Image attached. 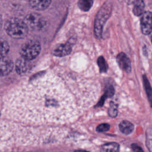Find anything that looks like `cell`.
<instances>
[{
    "label": "cell",
    "mask_w": 152,
    "mask_h": 152,
    "mask_svg": "<svg viewBox=\"0 0 152 152\" xmlns=\"http://www.w3.org/2000/svg\"><path fill=\"white\" fill-rule=\"evenodd\" d=\"M5 28L10 37L18 39L26 37L28 30L24 21L17 18L9 19L5 24Z\"/></svg>",
    "instance_id": "1"
},
{
    "label": "cell",
    "mask_w": 152,
    "mask_h": 152,
    "mask_svg": "<svg viewBox=\"0 0 152 152\" xmlns=\"http://www.w3.org/2000/svg\"><path fill=\"white\" fill-rule=\"evenodd\" d=\"M112 11V5L110 2H106L97 12L94 21V33L97 38L100 39L104 25L108 20Z\"/></svg>",
    "instance_id": "2"
},
{
    "label": "cell",
    "mask_w": 152,
    "mask_h": 152,
    "mask_svg": "<svg viewBox=\"0 0 152 152\" xmlns=\"http://www.w3.org/2000/svg\"><path fill=\"white\" fill-rule=\"evenodd\" d=\"M41 50L40 43L36 40H28L23 45L20 53L21 57L31 61L36 58Z\"/></svg>",
    "instance_id": "3"
},
{
    "label": "cell",
    "mask_w": 152,
    "mask_h": 152,
    "mask_svg": "<svg viewBox=\"0 0 152 152\" xmlns=\"http://www.w3.org/2000/svg\"><path fill=\"white\" fill-rule=\"evenodd\" d=\"M23 21L27 28L32 30H40L45 25V21L43 18L39 14L34 12L28 14L24 17Z\"/></svg>",
    "instance_id": "4"
},
{
    "label": "cell",
    "mask_w": 152,
    "mask_h": 152,
    "mask_svg": "<svg viewBox=\"0 0 152 152\" xmlns=\"http://www.w3.org/2000/svg\"><path fill=\"white\" fill-rule=\"evenodd\" d=\"M141 28L143 34L148 35L152 31V12H144L141 19Z\"/></svg>",
    "instance_id": "5"
},
{
    "label": "cell",
    "mask_w": 152,
    "mask_h": 152,
    "mask_svg": "<svg viewBox=\"0 0 152 152\" xmlns=\"http://www.w3.org/2000/svg\"><path fill=\"white\" fill-rule=\"evenodd\" d=\"M14 63L9 58L5 56L0 59V76L8 75L13 69Z\"/></svg>",
    "instance_id": "6"
},
{
    "label": "cell",
    "mask_w": 152,
    "mask_h": 152,
    "mask_svg": "<svg viewBox=\"0 0 152 152\" xmlns=\"http://www.w3.org/2000/svg\"><path fill=\"white\" fill-rule=\"evenodd\" d=\"M117 62L120 68L126 72H130L131 71V61L127 55L124 52L119 53L116 56Z\"/></svg>",
    "instance_id": "7"
},
{
    "label": "cell",
    "mask_w": 152,
    "mask_h": 152,
    "mask_svg": "<svg viewBox=\"0 0 152 152\" xmlns=\"http://www.w3.org/2000/svg\"><path fill=\"white\" fill-rule=\"evenodd\" d=\"M30 61H28L22 57L17 59L15 64V70L19 75H24L30 68Z\"/></svg>",
    "instance_id": "8"
},
{
    "label": "cell",
    "mask_w": 152,
    "mask_h": 152,
    "mask_svg": "<svg viewBox=\"0 0 152 152\" xmlns=\"http://www.w3.org/2000/svg\"><path fill=\"white\" fill-rule=\"evenodd\" d=\"M72 48L69 43H66L58 45L52 51L53 55L59 57H62L69 55L71 52Z\"/></svg>",
    "instance_id": "9"
},
{
    "label": "cell",
    "mask_w": 152,
    "mask_h": 152,
    "mask_svg": "<svg viewBox=\"0 0 152 152\" xmlns=\"http://www.w3.org/2000/svg\"><path fill=\"white\" fill-rule=\"evenodd\" d=\"M30 5L36 10H44L50 5L51 0H28Z\"/></svg>",
    "instance_id": "10"
},
{
    "label": "cell",
    "mask_w": 152,
    "mask_h": 152,
    "mask_svg": "<svg viewBox=\"0 0 152 152\" xmlns=\"http://www.w3.org/2000/svg\"><path fill=\"white\" fill-rule=\"evenodd\" d=\"M119 128L123 134L128 135L133 131L134 129V126L131 122L128 121H123L119 124Z\"/></svg>",
    "instance_id": "11"
},
{
    "label": "cell",
    "mask_w": 152,
    "mask_h": 152,
    "mask_svg": "<svg viewBox=\"0 0 152 152\" xmlns=\"http://www.w3.org/2000/svg\"><path fill=\"white\" fill-rule=\"evenodd\" d=\"M145 4L143 0H137L134 4L133 13L136 16H140L144 12Z\"/></svg>",
    "instance_id": "12"
},
{
    "label": "cell",
    "mask_w": 152,
    "mask_h": 152,
    "mask_svg": "<svg viewBox=\"0 0 152 152\" xmlns=\"http://www.w3.org/2000/svg\"><path fill=\"white\" fill-rule=\"evenodd\" d=\"M103 152H119V145L116 142H109L102 146Z\"/></svg>",
    "instance_id": "13"
},
{
    "label": "cell",
    "mask_w": 152,
    "mask_h": 152,
    "mask_svg": "<svg viewBox=\"0 0 152 152\" xmlns=\"http://www.w3.org/2000/svg\"><path fill=\"white\" fill-rule=\"evenodd\" d=\"M9 50L10 46L8 42L4 39H0V59L7 56Z\"/></svg>",
    "instance_id": "14"
},
{
    "label": "cell",
    "mask_w": 152,
    "mask_h": 152,
    "mask_svg": "<svg viewBox=\"0 0 152 152\" xmlns=\"http://www.w3.org/2000/svg\"><path fill=\"white\" fill-rule=\"evenodd\" d=\"M93 4V0H78V7L81 10L86 12L91 8Z\"/></svg>",
    "instance_id": "15"
},
{
    "label": "cell",
    "mask_w": 152,
    "mask_h": 152,
    "mask_svg": "<svg viewBox=\"0 0 152 152\" xmlns=\"http://www.w3.org/2000/svg\"><path fill=\"white\" fill-rule=\"evenodd\" d=\"M97 64L101 72H105L107 70V64L103 56H99L97 59Z\"/></svg>",
    "instance_id": "16"
},
{
    "label": "cell",
    "mask_w": 152,
    "mask_h": 152,
    "mask_svg": "<svg viewBox=\"0 0 152 152\" xmlns=\"http://www.w3.org/2000/svg\"><path fill=\"white\" fill-rule=\"evenodd\" d=\"M143 81H144V84L145 86V90L147 93V96L148 97L149 99L151 102V100H152V89H151V86L149 83V81L147 80V78L146 77L145 75L143 76Z\"/></svg>",
    "instance_id": "17"
},
{
    "label": "cell",
    "mask_w": 152,
    "mask_h": 152,
    "mask_svg": "<svg viewBox=\"0 0 152 152\" xmlns=\"http://www.w3.org/2000/svg\"><path fill=\"white\" fill-rule=\"evenodd\" d=\"M109 115L110 117L114 118L117 116L118 114V105L114 102H111L110 103L109 108L108 110Z\"/></svg>",
    "instance_id": "18"
},
{
    "label": "cell",
    "mask_w": 152,
    "mask_h": 152,
    "mask_svg": "<svg viewBox=\"0 0 152 152\" xmlns=\"http://www.w3.org/2000/svg\"><path fill=\"white\" fill-rule=\"evenodd\" d=\"M146 144L150 152H152V129H148L147 131Z\"/></svg>",
    "instance_id": "19"
},
{
    "label": "cell",
    "mask_w": 152,
    "mask_h": 152,
    "mask_svg": "<svg viewBox=\"0 0 152 152\" xmlns=\"http://www.w3.org/2000/svg\"><path fill=\"white\" fill-rule=\"evenodd\" d=\"M110 129V125L106 123H103L99 125L97 128L96 130L98 132H106Z\"/></svg>",
    "instance_id": "20"
},
{
    "label": "cell",
    "mask_w": 152,
    "mask_h": 152,
    "mask_svg": "<svg viewBox=\"0 0 152 152\" xmlns=\"http://www.w3.org/2000/svg\"><path fill=\"white\" fill-rule=\"evenodd\" d=\"M131 147H132L134 152H144L143 150H142V148L137 144H132Z\"/></svg>",
    "instance_id": "21"
},
{
    "label": "cell",
    "mask_w": 152,
    "mask_h": 152,
    "mask_svg": "<svg viewBox=\"0 0 152 152\" xmlns=\"http://www.w3.org/2000/svg\"><path fill=\"white\" fill-rule=\"evenodd\" d=\"M137 0H125L126 2L128 4H134Z\"/></svg>",
    "instance_id": "22"
},
{
    "label": "cell",
    "mask_w": 152,
    "mask_h": 152,
    "mask_svg": "<svg viewBox=\"0 0 152 152\" xmlns=\"http://www.w3.org/2000/svg\"><path fill=\"white\" fill-rule=\"evenodd\" d=\"M2 18L1 15L0 14V30L2 27Z\"/></svg>",
    "instance_id": "23"
},
{
    "label": "cell",
    "mask_w": 152,
    "mask_h": 152,
    "mask_svg": "<svg viewBox=\"0 0 152 152\" xmlns=\"http://www.w3.org/2000/svg\"><path fill=\"white\" fill-rule=\"evenodd\" d=\"M74 152H88V151H87L86 150H77Z\"/></svg>",
    "instance_id": "24"
},
{
    "label": "cell",
    "mask_w": 152,
    "mask_h": 152,
    "mask_svg": "<svg viewBox=\"0 0 152 152\" xmlns=\"http://www.w3.org/2000/svg\"><path fill=\"white\" fill-rule=\"evenodd\" d=\"M151 106H152V100H151Z\"/></svg>",
    "instance_id": "25"
},
{
    "label": "cell",
    "mask_w": 152,
    "mask_h": 152,
    "mask_svg": "<svg viewBox=\"0 0 152 152\" xmlns=\"http://www.w3.org/2000/svg\"><path fill=\"white\" fill-rule=\"evenodd\" d=\"M151 42H152V39H151Z\"/></svg>",
    "instance_id": "26"
},
{
    "label": "cell",
    "mask_w": 152,
    "mask_h": 152,
    "mask_svg": "<svg viewBox=\"0 0 152 152\" xmlns=\"http://www.w3.org/2000/svg\"><path fill=\"white\" fill-rule=\"evenodd\" d=\"M0 115H1V113H0Z\"/></svg>",
    "instance_id": "27"
}]
</instances>
